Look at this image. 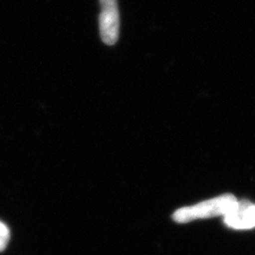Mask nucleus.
<instances>
[{"mask_svg": "<svg viewBox=\"0 0 255 255\" xmlns=\"http://www.w3.org/2000/svg\"><path fill=\"white\" fill-rule=\"evenodd\" d=\"M237 202L234 195L225 194L193 206L177 210L173 214V219L178 223H186L196 219L225 216L237 206Z\"/></svg>", "mask_w": 255, "mask_h": 255, "instance_id": "1", "label": "nucleus"}, {"mask_svg": "<svg viewBox=\"0 0 255 255\" xmlns=\"http://www.w3.org/2000/svg\"><path fill=\"white\" fill-rule=\"evenodd\" d=\"M100 32L104 44L115 45L119 37L120 16L118 0H100Z\"/></svg>", "mask_w": 255, "mask_h": 255, "instance_id": "2", "label": "nucleus"}, {"mask_svg": "<svg viewBox=\"0 0 255 255\" xmlns=\"http://www.w3.org/2000/svg\"><path fill=\"white\" fill-rule=\"evenodd\" d=\"M225 224L236 230L255 227V204L249 201H238L237 206L224 216Z\"/></svg>", "mask_w": 255, "mask_h": 255, "instance_id": "3", "label": "nucleus"}, {"mask_svg": "<svg viewBox=\"0 0 255 255\" xmlns=\"http://www.w3.org/2000/svg\"><path fill=\"white\" fill-rule=\"evenodd\" d=\"M9 230L7 225H5L2 221H0V253L3 252L7 246L9 241Z\"/></svg>", "mask_w": 255, "mask_h": 255, "instance_id": "4", "label": "nucleus"}]
</instances>
